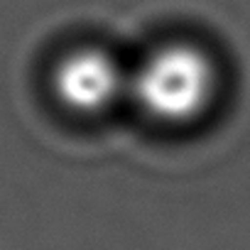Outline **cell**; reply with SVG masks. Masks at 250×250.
Here are the masks:
<instances>
[{"label":"cell","mask_w":250,"mask_h":250,"mask_svg":"<svg viewBox=\"0 0 250 250\" xmlns=\"http://www.w3.org/2000/svg\"><path fill=\"white\" fill-rule=\"evenodd\" d=\"M223 93L221 54L191 35L155 40L128 64V105L160 130L199 128L218 110Z\"/></svg>","instance_id":"cell-1"},{"label":"cell","mask_w":250,"mask_h":250,"mask_svg":"<svg viewBox=\"0 0 250 250\" xmlns=\"http://www.w3.org/2000/svg\"><path fill=\"white\" fill-rule=\"evenodd\" d=\"M128 64L103 42H71L47 66V93L71 120H103L128 105Z\"/></svg>","instance_id":"cell-2"}]
</instances>
